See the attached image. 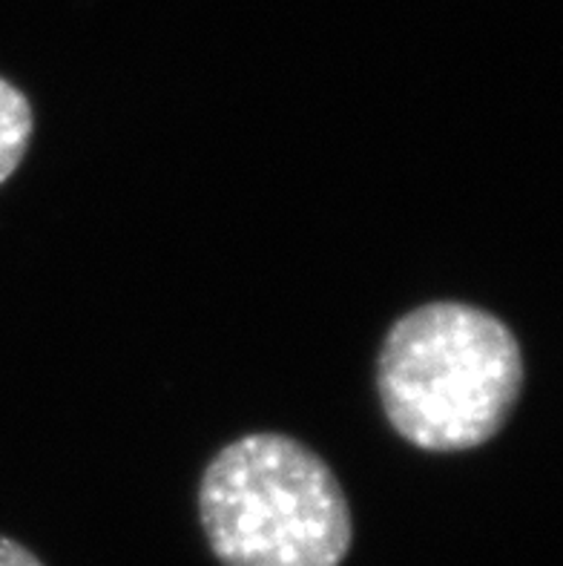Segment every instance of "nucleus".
Listing matches in <instances>:
<instances>
[{
    "label": "nucleus",
    "instance_id": "1",
    "mask_svg": "<svg viewBox=\"0 0 563 566\" xmlns=\"http://www.w3.org/2000/svg\"><path fill=\"white\" fill-rule=\"evenodd\" d=\"M523 352L500 316L469 302H426L388 328L377 357L385 420L426 452H469L509 423Z\"/></svg>",
    "mask_w": 563,
    "mask_h": 566
},
{
    "label": "nucleus",
    "instance_id": "2",
    "mask_svg": "<svg viewBox=\"0 0 563 566\" xmlns=\"http://www.w3.org/2000/svg\"><path fill=\"white\" fill-rule=\"evenodd\" d=\"M199 517L221 566H340L354 541L334 469L279 431L244 434L207 463Z\"/></svg>",
    "mask_w": 563,
    "mask_h": 566
},
{
    "label": "nucleus",
    "instance_id": "3",
    "mask_svg": "<svg viewBox=\"0 0 563 566\" xmlns=\"http://www.w3.org/2000/svg\"><path fill=\"white\" fill-rule=\"evenodd\" d=\"M35 113L27 95L7 78H0V185L21 167L32 142Z\"/></svg>",
    "mask_w": 563,
    "mask_h": 566
},
{
    "label": "nucleus",
    "instance_id": "4",
    "mask_svg": "<svg viewBox=\"0 0 563 566\" xmlns=\"http://www.w3.org/2000/svg\"><path fill=\"white\" fill-rule=\"evenodd\" d=\"M0 566H43V564L35 558V553H29L27 546L0 535Z\"/></svg>",
    "mask_w": 563,
    "mask_h": 566
}]
</instances>
